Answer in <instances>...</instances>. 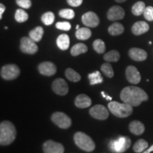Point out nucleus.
Masks as SVG:
<instances>
[{
	"label": "nucleus",
	"mask_w": 153,
	"mask_h": 153,
	"mask_svg": "<svg viewBox=\"0 0 153 153\" xmlns=\"http://www.w3.org/2000/svg\"><path fill=\"white\" fill-rule=\"evenodd\" d=\"M44 153H64V147L61 143L47 140L43 145Z\"/></svg>",
	"instance_id": "nucleus-11"
},
{
	"label": "nucleus",
	"mask_w": 153,
	"mask_h": 153,
	"mask_svg": "<svg viewBox=\"0 0 153 153\" xmlns=\"http://www.w3.org/2000/svg\"><path fill=\"white\" fill-rule=\"evenodd\" d=\"M75 36L77 39L86 41L91 36V31L88 28H81L76 30Z\"/></svg>",
	"instance_id": "nucleus-23"
},
{
	"label": "nucleus",
	"mask_w": 153,
	"mask_h": 153,
	"mask_svg": "<svg viewBox=\"0 0 153 153\" xmlns=\"http://www.w3.org/2000/svg\"><path fill=\"white\" fill-rule=\"evenodd\" d=\"M15 19L17 22L24 23L28 19V14L25 11L24 9H19L15 13Z\"/></svg>",
	"instance_id": "nucleus-30"
},
{
	"label": "nucleus",
	"mask_w": 153,
	"mask_h": 153,
	"mask_svg": "<svg viewBox=\"0 0 153 153\" xmlns=\"http://www.w3.org/2000/svg\"><path fill=\"white\" fill-rule=\"evenodd\" d=\"M108 108L114 116L118 118H126L133 113V106L126 103H119L117 101H111L108 104Z\"/></svg>",
	"instance_id": "nucleus-3"
},
{
	"label": "nucleus",
	"mask_w": 153,
	"mask_h": 153,
	"mask_svg": "<svg viewBox=\"0 0 153 153\" xmlns=\"http://www.w3.org/2000/svg\"><path fill=\"white\" fill-rule=\"evenodd\" d=\"M115 1L118 3H123L124 1H126V0H115Z\"/></svg>",
	"instance_id": "nucleus-42"
},
{
	"label": "nucleus",
	"mask_w": 153,
	"mask_h": 153,
	"mask_svg": "<svg viewBox=\"0 0 153 153\" xmlns=\"http://www.w3.org/2000/svg\"><path fill=\"white\" fill-rule=\"evenodd\" d=\"M120 99L126 104L132 106H137L143 101L148 100V96L146 92L137 87L128 86L124 88L120 94Z\"/></svg>",
	"instance_id": "nucleus-1"
},
{
	"label": "nucleus",
	"mask_w": 153,
	"mask_h": 153,
	"mask_svg": "<svg viewBox=\"0 0 153 153\" xmlns=\"http://www.w3.org/2000/svg\"><path fill=\"white\" fill-rule=\"evenodd\" d=\"M143 15H144L145 19L146 20L149 21V22H152L153 21V7H147L145 8L144 12H143Z\"/></svg>",
	"instance_id": "nucleus-36"
},
{
	"label": "nucleus",
	"mask_w": 153,
	"mask_h": 153,
	"mask_svg": "<svg viewBox=\"0 0 153 153\" xmlns=\"http://www.w3.org/2000/svg\"><path fill=\"white\" fill-rule=\"evenodd\" d=\"M125 16V11L119 6H113L107 12V18L110 21L121 20Z\"/></svg>",
	"instance_id": "nucleus-14"
},
{
	"label": "nucleus",
	"mask_w": 153,
	"mask_h": 153,
	"mask_svg": "<svg viewBox=\"0 0 153 153\" xmlns=\"http://www.w3.org/2000/svg\"><path fill=\"white\" fill-rule=\"evenodd\" d=\"M152 151H153V145H152V146L150 147V148L147 149L146 150H145L144 152H143V153H150L151 152H152Z\"/></svg>",
	"instance_id": "nucleus-41"
},
{
	"label": "nucleus",
	"mask_w": 153,
	"mask_h": 153,
	"mask_svg": "<svg viewBox=\"0 0 153 153\" xmlns=\"http://www.w3.org/2000/svg\"><path fill=\"white\" fill-rule=\"evenodd\" d=\"M51 120L55 125L62 129H67L72 125V120L62 112H55L51 116Z\"/></svg>",
	"instance_id": "nucleus-6"
},
{
	"label": "nucleus",
	"mask_w": 153,
	"mask_h": 153,
	"mask_svg": "<svg viewBox=\"0 0 153 153\" xmlns=\"http://www.w3.org/2000/svg\"><path fill=\"white\" fill-rule=\"evenodd\" d=\"M101 70L103 73L106 76H108V77L112 78L114 75V70H113L112 66L111 65V64H109V63H104L101 67Z\"/></svg>",
	"instance_id": "nucleus-33"
},
{
	"label": "nucleus",
	"mask_w": 153,
	"mask_h": 153,
	"mask_svg": "<svg viewBox=\"0 0 153 153\" xmlns=\"http://www.w3.org/2000/svg\"><path fill=\"white\" fill-rule=\"evenodd\" d=\"M20 50L24 53L33 55L38 52V48L36 42L30 37H23L20 42Z\"/></svg>",
	"instance_id": "nucleus-8"
},
{
	"label": "nucleus",
	"mask_w": 153,
	"mask_h": 153,
	"mask_svg": "<svg viewBox=\"0 0 153 153\" xmlns=\"http://www.w3.org/2000/svg\"><path fill=\"white\" fill-rule=\"evenodd\" d=\"M6 9L5 6L3 4H0V19H2V15Z\"/></svg>",
	"instance_id": "nucleus-39"
},
{
	"label": "nucleus",
	"mask_w": 153,
	"mask_h": 153,
	"mask_svg": "<svg viewBox=\"0 0 153 153\" xmlns=\"http://www.w3.org/2000/svg\"><path fill=\"white\" fill-rule=\"evenodd\" d=\"M76 30L79 29V25H77V26H76Z\"/></svg>",
	"instance_id": "nucleus-43"
},
{
	"label": "nucleus",
	"mask_w": 153,
	"mask_h": 153,
	"mask_svg": "<svg viewBox=\"0 0 153 153\" xmlns=\"http://www.w3.org/2000/svg\"><path fill=\"white\" fill-rule=\"evenodd\" d=\"M101 95L103 96V97H104V98H106L107 100H110V101H111V99H112V98L111 97H109V96H108V95H106V94L104 93V91H101Z\"/></svg>",
	"instance_id": "nucleus-40"
},
{
	"label": "nucleus",
	"mask_w": 153,
	"mask_h": 153,
	"mask_svg": "<svg viewBox=\"0 0 153 153\" xmlns=\"http://www.w3.org/2000/svg\"><path fill=\"white\" fill-rule=\"evenodd\" d=\"M55 27L57 29L62 30H65V31H68L71 29V24L68 22H57L55 24Z\"/></svg>",
	"instance_id": "nucleus-35"
},
{
	"label": "nucleus",
	"mask_w": 153,
	"mask_h": 153,
	"mask_svg": "<svg viewBox=\"0 0 153 153\" xmlns=\"http://www.w3.org/2000/svg\"><path fill=\"white\" fill-rule=\"evenodd\" d=\"M128 55L132 60L135 61H144L148 57V54L144 50L137 48H133L128 51Z\"/></svg>",
	"instance_id": "nucleus-16"
},
{
	"label": "nucleus",
	"mask_w": 153,
	"mask_h": 153,
	"mask_svg": "<svg viewBox=\"0 0 153 153\" xmlns=\"http://www.w3.org/2000/svg\"><path fill=\"white\" fill-rule=\"evenodd\" d=\"M94 50L99 54H102L106 51V45L104 42L101 39H97L93 43Z\"/></svg>",
	"instance_id": "nucleus-31"
},
{
	"label": "nucleus",
	"mask_w": 153,
	"mask_h": 153,
	"mask_svg": "<svg viewBox=\"0 0 153 153\" xmlns=\"http://www.w3.org/2000/svg\"><path fill=\"white\" fill-rule=\"evenodd\" d=\"M74 11L71 9H63L59 11V16L63 19H72L74 17Z\"/></svg>",
	"instance_id": "nucleus-34"
},
{
	"label": "nucleus",
	"mask_w": 153,
	"mask_h": 153,
	"mask_svg": "<svg viewBox=\"0 0 153 153\" xmlns=\"http://www.w3.org/2000/svg\"><path fill=\"white\" fill-rule=\"evenodd\" d=\"M17 5L22 7L23 9H29L32 5V2L30 0H16Z\"/></svg>",
	"instance_id": "nucleus-37"
},
{
	"label": "nucleus",
	"mask_w": 153,
	"mask_h": 153,
	"mask_svg": "<svg viewBox=\"0 0 153 153\" xmlns=\"http://www.w3.org/2000/svg\"><path fill=\"white\" fill-rule=\"evenodd\" d=\"M126 79L130 83L137 85L140 83L141 80L140 74L135 67L130 65L126 70Z\"/></svg>",
	"instance_id": "nucleus-13"
},
{
	"label": "nucleus",
	"mask_w": 153,
	"mask_h": 153,
	"mask_svg": "<svg viewBox=\"0 0 153 153\" xmlns=\"http://www.w3.org/2000/svg\"><path fill=\"white\" fill-rule=\"evenodd\" d=\"M74 140L76 146L86 152H91L95 149V143L89 135L82 132H76L74 135Z\"/></svg>",
	"instance_id": "nucleus-4"
},
{
	"label": "nucleus",
	"mask_w": 153,
	"mask_h": 153,
	"mask_svg": "<svg viewBox=\"0 0 153 153\" xmlns=\"http://www.w3.org/2000/svg\"><path fill=\"white\" fill-rule=\"evenodd\" d=\"M20 72V69L16 65H6L1 69V76L4 79L13 80L18 77Z\"/></svg>",
	"instance_id": "nucleus-7"
},
{
	"label": "nucleus",
	"mask_w": 153,
	"mask_h": 153,
	"mask_svg": "<svg viewBox=\"0 0 153 153\" xmlns=\"http://www.w3.org/2000/svg\"><path fill=\"white\" fill-rule=\"evenodd\" d=\"M88 51L87 46L84 43H76L72 48L71 51V55L72 56H77L82 53H87Z\"/></svg>",
	"instance_id": "nucleus-24"
},
{
	"label": "nucleus",
	"mask_w": 153,
	"mask_h": 153,
	"mask_svg": "<svg viewBox=\"0 0 153 153\" xmlns=\"http://www.w3.org/2000/svg\"><path fill=\"white\" fill-rule=\"evenodd\" d=\"M150 26L148 24L145 22H137L132 26V33L135 36H140L144 34L148 31Z\"/></svg>",
	"instance_id": "nucleus-17"
},
{
	"label": "nucleus",
	"mask_w": 153,
	"mask_h": 153,
	"mask_svg": "<svg viewBox=\"0 0 153 153\" xmlns=\"http://www.w3.org/2000/svg\"><path fill=\"white\" fill-rule=\"evenodd\" d=\"M82 22L87 27L95 28L99 26L100 20L97 14L93 11H88L82 15Z\"/></svg>",
	"instance_id": "nucleus-10"
},
{
	"label": "nucleus",
	"mask_w": 153,
	"mask_h": 153,
	"mask_svg": "<svg viewBox=\"0 0 153 153\" xmlns=\"http://www.w3.org/2000/svg\"><path fill=\"white\" fill-rule=\"evenodd\" d=\"M148 148V143L146 140L143 139H140L135 143L133 145V150L134 152L140 153L143 151L146 150V149Z\"/></svg>",
	"instance_id": "nucleus-26"
},
{
	"label": "nucleus",
	"mask_w": 153,
	"mask_h": 153,
	"mask_svg": "<svg viewBox=\"0 0 153 153\" xmlns=\"http://www.w3.org/2000/svg\"><path fill=\"white\" fill-rule=\"evenodd\" d=\"M52 89L57 94L65 96L68 93V85L67 82L62 78H57L55 79L52 84Z\"/></svg>",
	"instance_id": "nucleus-12"
},
{
	"label": "nucleus",
	"mask_w": 153,
	"mask_h": 153,
	"mask_svg": "<svg viewBox=\"0 0 153 153\" xmlns=\"http://www.w3.org/2000/svg\"><path fill=\"white\" fill-rule=\"evenodd\" d=\"M65 76L71 82H77L81 79V76L80 74L74 71L73 69L72 68H68L65 70Z\"/></svg>",
	"instance_id": "nucleus-27"
},
{
	"label": "nucleus",
	"mask_w": 153,
	"mask_h": 153,
	"mask_svg": "<svg viewBox=\"0 0 153 153\" xmlns=\"http://www.w3.org/2000/svg\"><path fill=\"white\" fill-rule=\"evenodd\" d=\"M41 21L46 26H50L53 24L55 21V14L52 11H48L43 14L41 16Z\"/></svg>",
	"instance_id": "nucleus-32"
},
{
	"label": "nucleus",
	"mask_w": 153,
	"mask_h": 153,
	"mask_svg": "<svg viewBox=\"0 0 153 153\" xmlns=\"http://www.w3.org/2000/svg\"><path fill=\"white\" fill-rule=\"evenodd\" d=\"M44 33V30L41 26H37L34 29L31 30L29 32V37L33 40V41L39 42L43 38Z\"/></svg>",
	"instance_id": "nucleus-21"
},
{
	"label": "nucleus",
	"mask_w": 153,
	"mask_h": 153,
	"mask_svg": "<svg viewBox=\"0 0 153 153\" xmlns=\"http://www.w3.org/2000/svg\"><path fill=\"white\" fill-rule=\"evenodd\" d=\"M74 104L76 107L79 108H88L91 106V99L86 94H79L76 97L74 101Z\"/></svg>",
	"instance_id": "nucleus-18"
},
{
	"label": "nucleus",
	"mask_w": 153,
	"mask_h": 153,
	"mask_svg": "<svg viewBox=\"0 0 153 153\" xmlns=\"http://www.w3.org/2000/svg\"><path fill=\"white\" fill-rule=\"evenodd\" d=\"M131 140L128 137H120L113 140L109 143V148L112 152L122 153L126 152L131 147Z\"/></svg>",
	"instance_id": "nucleus-5"
},
{
	"label": "nucleus",
	"mask_w": 153,
	"mask_h": 153,
	"mask_svg": "<svg viewBox=\"0 0 153 153\" xmlns=\"http://www.w3.org/2000/svg\"><path fill=\"white\" fill-rule=\"evenodd\" d=\"M56 43L60 50L66 51L70 46V37L67 34H61L57 37Z\"/></svg>",
	"instance_id": "nucleus-20"
},
{
	"label": "nucleus",
	"mask_w": 153,
	"mask_h": 153,
	"mask_svg": "<svg viewBox=\"0 0 153 153\" xmlns=\"http://www.w3.org/2000/svg\"><path fill=\"white\" fill-rule=\"evenodd\" d=\"M108 31L111 36H119L124 32V27L120 23H114L108 27Z\"/></svg>",
	"instance_id": "nucleus-22"
},
{
	"label": "nucleus",
	"mask_w": 153,
	"mask_h": 153,
	"mask_svg": "<svg viewBox=\"0 0 153 153\" xmlns=\"http://www.w3.org/2000/svg\"><path fill=\"white\" fill-rule=\"evenodd\" d=\"M16 131L14 124L9 120H4L0 124V144L9 145L16 138Z\"/></svg>",
	"instance_id": "nucleus-2"
},
{
	"label": "nucleus",
	"mask_w": 153,
	"mask_h": 153,
	"mask_svg": "<svg viewBox=\"0 0 153 153\" xmlns=\"http://www.w3.org/2000/svg\"><path fill=\"white\" fill-rule=\"evenodd\" d=\"M67 2L72 7H77L82 4L83 2V0H67Z\"/></svg>",
	"instance_id": "nucleus-38"
},
{
	"label": "nucleus",
	"mask_w": 153,
	"mask_h": 153,
	"mask_svg": "<svg viewBox=\"0 0 153 153\" xmlns=\"http://www.w3.org/2000/svg\"><path fill=\"white\" fill-rule=\"evenodd\" d=\"M129 130L135 135H140L144 133L145 126L139 120H133L129 125Z\"/></svg>",
	"instance_id": "nucleus-19"
},
{
	"label": "nucleus",
	"mask_w": 153,
	"mask_h": 153,
	"mask_svg": "<svg viewBox=\"0 0 153 153\" xmlns=\"http://www.w3.org/2000/svg\"><path fill=\"white\" fill-rule=\"evenodd\" d=\"M91 117L98 120H106L108 117V111L104 106L101 104L95 105L89 110Z\"/></svg>",
	"instance_id": "nucleus-9"
},
{
	"label": "nucleus",
	"mask_w": 153,
	"mask_h": 153,
	"mask_svg": "<svg viewBox=\"0 0 153 153\" xmlns=\"http://www.w3.org/2000/svg\"><path fill=\"white\" fill-rule=\"evenodd\" d=\"M120 53L117 51H111L104 55V59L107 62H117L120 59Z\"/></svg>",
	"instance_id": "nucleus-29"
},
{
	"label": "nucleus",
	"mask_w": 153,
	"mask_h": 153,
	"mask_svg": "<svg viewBox=\"0 0 153 153\" xmlns=\"http://www.w3.org/2000/svg\"><path fill=\"white\" fill-rule=\"evenodd\" d=\"M40 73L45 76H52L56 73L57 68L54 63L51 62H41L38 67Z\"/></svg>",
	"instance_id": "nucleus-15"
},
{
	"label": "nucleus",
	"mask_w": 153,
	"mask_h": 153,
	"mask_svg": "<svg viewBox=\"0 0 153 153\" xmlns=\"http://www.w3.org/2000/svg\"><path fill=\"white\" fill-rule=\"evenodd\" d=\"M145 8V4L143 1H137L132 7L131 11L135 16H140L143 14Z\"/></svg>",
	"instance_id": "nucleus-25"
},
{
	"label": "nucleus",
	"mask_w": 153,
	"mask_h": 153,
	"mask_svg": "<svg viewBox=\"0 0 153 153\" xmlns=\"http://www.w3.org/2000/svg\"><path fill=\"white\" fill-rule=\"evenodd\" d=\"M88 77H89V83L91 85H97V84H101L103 82V77L99 71H96L92 72V73L89 74Z\"/></svg>",
	"instance_id": "nucleus-28"
}]
</instances>
